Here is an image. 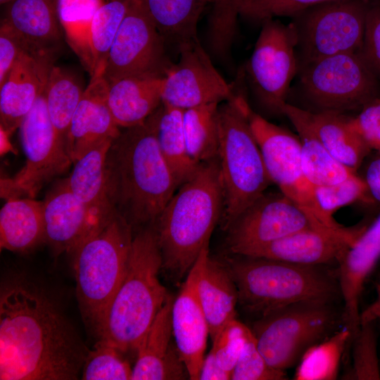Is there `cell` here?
I'll return each mask as SVG.
<instances>
[{
	"mask_svg": "<svg viewBox=\"0 0 380 380\" xmlns=\"http://www.w3.org/2000/svg\"><path fill=\"white\" fill-rule=\"evenodd\" d=\"M376 322L360 324L351 340L352 363L343 379L379 380Z\"/></svg>",
	"mask_w": 380,
	"mask_h": 380,
	"instance_id": "40",
	"label": "cell"
},
{
	"mask_svg": "<svg viewBox=\"0 0 380 380\" xmlns=\"http://www.w3.org/2000/svg\"><path fill=\"white\" fill-rule=\"evenodd\" d=\"M365 181L372 196L380 202V158L369 165Z\"/></svg>",
	"mask_w": 380,
	"mask_h": 380,
	"instance_id": "49",
	"label": "cell"
},
{
	"mask_svg": "<svg viewBox=\"0 0 380 380\" xmlns=\"http://www.w3.org/2000/svg\"><path fill=\"white\" fill-rule=\"evenodd\" d=\"M20 137L25 163L13 177L1 180V196L34 198L53 179L72 163L66 142L57 134L49 115L44 93L23 119Z\"/></svg>",
	"mask_w": 380,
	"mask_h": 380,
	"instance_id": "11",
	"label": "cell"
},
{
	"mask_svg": "<svg viewBox=\"0 0 380 380\" xmlns=\"http://www.w3.org/2000/svg\"><path fill=\"white\" fill-rule=\"evenodd\" d=\"M133 239L131 225L115 212L72 257L78 306L85 326L96 339L125 278Z\"/></svg>",
	"mask_w": 380,
	"mask_h": 380,
	"instance_id": "6",
	"label": "cell"
},
{
	"mask_svg": "<svg viewBox=\"0 0 380 380\" xmlns=\"http://www.w3.org/2000/svg\"><path fill=\"white\" fill-rule=\"evenodd\" d=\"M298 70L300 91L315 112L343 114L377 99L379 79L358 52L327 56Z\"/></svg>",
	"mask_w": 380,
	"mask_h": 380,
	"instance_id": "10",
	"label": "cell"
},
{
	"mask_svg": "<svg viewBox=\"0 0 380 380\" xmlns=\"http://www.w3.org/2000/svg\"><path fill=\"white\" fill-rule=\"evenodd\" d=\"M83 91L75 76L61 68L53 66L44 93L50 120L58 136L65 142Z\"/></svg>",
	"mask_w": 380,
	"mask_h": 380,
	"instance_id": "36",
	"label": "cell"
},
{
	"mask_svg": "<svg viewBox=\"0 0 380 380\" xmlns=\"http://www.w3.org/2000/svg\"><path fill=\"white\" fill-rule=\"evenodd\" d=\"M179 59L164 77L162 103L185 110L232 99L239 86L228 83L215 68L198 39L179 46Z\"/></svg>",
	"mask_w": 380,
	"mask_h": 380,
	"instance_id": "15",
	"label": "cell"
},
{
	"mask_svg": "<svg viewBox=\"0 0 380 380\" xmlns=\"http://www.w3.org/2000/svg\"><path fill=\"white\" fill-rule=\"evenodd\" d=\"M169 295L142 339L132 367V380L189 379L172 332V306Z\"/></svg>",
	"mask_w": 380,
	"mask_h": 380,
	"instance_id": "21",
	"label": "cell"
},
{
	"mask_svg": "<svg viewBox=\"0 0 380 380\" xmlns=\"http://www.w3.org/2000/svg\"><path fill=\"white\" fill-rule=\"evenodd\" d=\"M262 22L247 72L260 104L272 113L281 114L291 82L299 69L297 35L292 23L284 25L273 18Z\"/></svg>",
	"mask_w": 380,
	"mask_h": 380,
	"instance_id": "13",
	"label": "cell"
},
{
	"mask_svg": "<svg viewBox=\"0 0 380 380\" xmlns=\"http://www.w3.org/2000/svg\"><path fill=\"white\" fill-rule=\"evenodd\" d=\"M285 371L270 366L259 350L250 329L243 351L232 372V380H284Z\"/></svg>",
	"mask_w": 380,
	"mask_h": 380,
	"instance_id": "41",
	"label": "cell"
},
{
	"mask_svg": "<svg viewBox=\"0 0 380 380\" xmlns=\"http://www.w3.org/2000/svg\"><path fill=\"white\" fill-rule=\"evenodd\" d=\"M28 49L18 34L5 22L0 27V85L3 84L20 53Z\"/></svg>",
	"mask_w": 380,
	"mask_h": 380,
	"instance_id": "47",
	"label": "cell"
},
{
	"mask_svg": "<svg viewBox=\"0 0 380 380\" xmlns=\"http://www.w3.org/2000/svg\"><path fill=\"white\" fill-rule=\"evenodd\" d=\"M46 242L43 202L28 197L6 200L0 210V246L28 251Z\"/></svg>",
	"mask_w": 380,
	"mask_h": 380,
	"instance_id": "27",
	"label": "cell"
},
{
	"mask_svg": "<svg viewBox=\"0 0 380 380\" xmlns=\"http://www.w3.org/2000/svg\"><path fill=\"white\" fill-rule=\"evenodd\" d=\"M353 245L345 239L308 228L255 248L244 255L303 265H328L338 261Z\"/></svg>",
	"mask_w": 380,
	"mask_h": 380,
	"instance_id": "23",
	"label": "cell"
},
{
	"mask_svg": "<svg viewBox=\"0 0 380 380\" xmlns=\"http://www.w3.org/2000/svg\"><path fill=\"white\" fill-rule=\"evenodd\" d=\"M380 260V215L338 261L337 276L343 306V323L355 333L360 325V301L364 285Z\"/></svg>",
	"mask_w": 380,
	"mask_h": 380,
	"instance_id": "22",
	"label": "cell"
},
{
	"mask_svg": "<svg viewBox=\"0 0 380 380\" xmlns=\"http://www.w3.org/2000/svg\"><path fill=\"white\" fill-rule=\"evenodd\" d=\"M126 354L113 343L97 339L93 348L88 351L82 369V379H131L132 367Z\"/></svg>",
	"mask_w": 380,
	"mask_h": 380,
	"instance_id": "39",
	"label": "cell"
},
{
	"mask_svg": "<svg viewBox=\"0 0 380 380\" xmlns=\"http://www.w3.org/2000/svg\"><path fill=\"white\" fill-rule=\"evenodd\" d=\"M53 52L24 50L0 85V125L10 136L44 93Z\"/></svg>",
	"mask_w": 380,
	"mask_h": 380,
	"instance_id": "19",
	"label": "cell"
},
{
	"mask_svg": "<svg viewBox=\"0 0 380 380\" xmlns=\"http://www.w3.org/2000/svg\"><path fill=\"white\" fill-rule=\"evenodd\" d=\"M197 289L213 340L224 325L236 318L237 288L225 265L209 255Z\"/></svg>",
	"mask_w": 380,
	"mask_h": 380,
	"instance_id": "28",
	"label": "cell"
},
{
	"mask_svg": "<svg viewBox=\"0 0 380 380\" xmlns=\"http://www.w3.org/2000/svg\"><path fill=\"white\" fill-rule=\"evenodd\" d=\"M165 40L141 0H131L110 48L103 76L108 82L131 76H165L172 64Z\"/></svg>",
	"mask_w": 380,
	"mask_h": 380,
	"instance_id": "14",
	"label": "cell"
},
{
	"mask_svg": "<svg viewBox=\"0 0 380 380\" xmlns=\"http://www.w3.org/2000/svg\"><path fill=\"white\" fill-rule=\"evenodd\" d=\"M108 89L103 74L96 73L83 91L66 141L72 163L99 144L114 140L121 132L108 106Z\"/></svg>",
	"mask_w": 380,
	"mask_h": 380,
	"instance_id": "20",
	"label": "cell"
},
{
	"mask_svg": "<svg viewBox=\"0 0 380 380\" xmlns=\"http://www.w3.org/2000/svg\"><path fill=\"white\" fill-rule=\"evenodd\" d=\"M219 103L202 105L183 111V127L187 149L198 163L217 158Z\"/></svg>",
	"mask_w": 380,
	"mask_h": 380,
	"instance_id": "34",
	"label": "cell"
},
{
	"mask_svg": "<svg viewBox=\"0 0 380 380\" xmlns=\"http://www.w3.org/2000/svg\"><path fill=\"white\" fill-rule=\"evenodd\" d=\"M162 268L153 224L134 236L125 278L108 307L97 339H104L127 354L137 353L170 295L159 279Z\"/></svg>",
	"mask_w": 380,
	"mask_h": 380,
	"instance_id": "5",
	"label": "cell"
},
{
	"mask_svg": "<svg viewBox=\"0 0 380 380\" xmlns=\"http://www.w3.org/2000/svg\"><path fill=\"white\" fill-rule=\"evenodd\" d=\"M42 202L46 243L56 255L73 257L110 219L103 220L89 210L71 191L67 178L56 183Z\"/></svg>",
	"mask_w": 380,
	"mask_h": 380,
	"instance_id": "18",
	"label": "cell"
},
{
	"mask_svg": "<svg viewBox=\"0 0 380 380\" xmlns=\"http://www.w3.org/2000/svg\"><path fill=\"white\" fill-rule=\"evenodd\" d=\"M308 116L317 137L339 162L356 172L371 148L351 128L349 118L334 112H312Z\"/></svg>",
	"mask_w": 380,
	"mask_h": 380,
	"instance_id": "30",
	"label": "cell"
},
{
	"mask_svg": "<svg viewBox=\"0 0 380 380\" xmlns=\"http://www.w3.org/2000/svg\"><path fill=\"white\" fill-rule=\"evenodd\" d=\"M89 349L60 305L20 272L0 288V379L74 380Z\"/></svg>",
	"mask_w": 380,
	"mask_h": 380,
	"instance_id": "1",
	"label": "cell"
},
{
	"mask_svg": "<svg viewBox=\"0 0 380 380\" xmlns=\"http://www.w3.org/2000/svg\"><path fill=\"white\" fill-rule=\"evenodd\" d=\"M244 0H213L208 20L207 44L210 56L226 61L236 32L237 16Z\"/></svg>",
	"mask_w": 380,
	"mask_h": 380,
	"instance_id": "38",
	"label": "cell"
},
{
	"mask_svg": "<svg viewBox=\"0 0 380 380\" xmlns=\"http://www.w3.org/2000/svg\"><path fill=\"white\" fill-rule=\"evenodd\" d=\"M183 111L162 103L157 129L160 149L179 186L194 175L200 164L191 158L187 149Z\"/></svg>",
	"mask_w": 380,
	"mask_h": 380,
	"instance_id": "32",
	"label": "cell"
},
{
	"mask_svg": "<svg viewBox=\"0 0 380 380\" xmlns=\"http://www.w3.org/2000/svg\"><path fill=\"white\" fill-rule=\"evenodd\" d=\"M29 50L53 52L61 38L57 0H13L2 20Z\"/></svg>",
	"mask_w": 380,
	"mask_h": 380,
	"instance_id": "25",
	"label": "cell"
},
{
	"mask_svg": "<svg viewBox=\"0 0 380 380\" xmlns=\"http://www.w3.org/2000/svg\"><path fill=\"white\" fill-rule=\"evenodd\" d=\"M224 194L217 158L201 163L179 186L155 223L162 270L179 281L208 246L221 220Z\"/></svg>",
	"mask_w": 380,
	"mask_h": 380,
	"instance_id": "3",
	"label": "cell"
},
{
	"mask_svg": "<svg viewBox=\"0 0 380 380\" xmlns=\"http://www.w3.org/2000/svg\"><path fill=\"white\" fill-rule=\"evenodd\" d=\"M349 124L371 149L380 153V99L365 104L356 117L349 118Z\"/></svg>",
	"mask_w": 380,
	"mask_h": 380,
	"instance_id": "46",
	"label": "cell"
},
{
	"mask_svg": "<svg viewBox=\"0 0 380 380\" xmlns=\"http://www.w3.org/2000/svg\"><path fill=\"white\" fill-rule=\"evenodd\" d=\"M164 40L183 43L197 39V24L213 0H141Z\"/></svg>",
	"mask_w": 380,
	"mask_h": 380,
	"instance_id": "31",
	"label": "cell"
},
{
	"mask_svg": "<svg viewBox=\"0 0 380 380\" xmlns=\"http://www.w3.org/2000/svg\"><path fill=\"white\" fill-rule=\"evenodd\" d=\"M353 334L343 326L324 341L310 347L302 355L296 368V380H334Z\"/></svg>",
	"mask_w": 380,
	"mask_h": 380,
	"instance_id": "35",
	"label": "cell"
},
{
	"mask_svg": "<svg viewBox=\"0 0 380 380\" xmlns=\"http://www.w3.org/2000/svg\"><path fill=\"white\" fill-rule=\"evenodd\" d=\"M317 201L329 217L340 208L360 200L368 191L365 181L356 174L331 185L315 186Z\"/></svg>",
	"mask_w": 380,
	"mask_h": 380,
	"instance_id": "43",
	"label": "cell"
},
{
	"mask_svg": "<svg viewBox=\"0 0 380 380\" xmlns=\"http://www.w3.org/2000/svg\"><path fill=\"white\" fill-rule=\"evenodd\" d=\"M247 116L272 183L306 215L315 229L342 237L353 245L365 227H345L322 210L315 186L303 170L299 138L269 122L250 106Z\"/></svg>",
	"mask_w": 380,
	"mask_h": 380,
	"instance_id": "8",
	"label": "cell"
},
{
	"mask_svg": "<svg viewBox=\"0 0 380 380\" xmlns=\"http://www.w3.org/2000/svg\"><path fill=\"white\" fill-rule=\"evenodd\" d=\"M208 256V246H206L188 272L172 306L173 336L191 380H198L210 336L197 289L199 277Z\"/></svg>",
	"mask_w": 380,
	"mask_h": 380,
	"instance_id": "17",
	"label": "cell"
},
{
	"mask_svg": "<svg viewBox=\"0 0 380 380\" xmlns=\"http://www.w3.org/2000/svg\"><path fill=\"white\" fill-rule=\"evenodd\" d=\"M343 324L334 301L311 300L286 305L256 319L250 327L258 348L272 367L285 371L312 346Z\"/></svg>",
	"mask_w": 380,
	"mask_h": 380,
	"instance_id": "9",
	"label": "cell"
},
{
	"mask_svg": "<svg viewBox=\"0 0 380 380\" xmlns=\"http://www.w3.org/2000/svg\"><path fill=\"white\" fill-rule=\"evenodd\" d=\"M223 262L237 288L239 304L256 319L286 305L341 298L337 270L234 254Z\"/></svg>",
	"mask_w": 380,
	"mask_h": 380,
	"instance_id": "4",
	"label": "cell"
},
{
	"mask_svg": "<svg viewBox=\"0 0 380 380\" xmlns=\"http://www.w3.org/2000/svg\"><path fill=\"white\" fill-rule=\"evenodd\" d=\"M369 6L367 0H334L293 17L299 67L327 56L358 52Z\"/></svg>",
	"mask_w": 380,
	"mask_h": 380,
	"instance_id": "12",
	"label": "cell"
},
{
	"mask_svg": "<svg viewBox=\"0 0 380 380\" xmlns=\"http://www.w3.org/2000/svg\"><path fill=\"white\" fill-rule=\"evenodd\" d=\"M248 107L239 89L218 107L217 159L224 194L220 220L225 230L272 183L248 122Z\"/></svg>",
	"mask_w": 380,
	"mask_h": 380,
	"instance_id": "7",
	"label": "cell"
},
{
	"mask_svg": "<svg viewBox=\"0 0 380 380\" xmlns=\"http://www.w3.org/2000/svg\"><path fill=\"white\" fill-rule=\"evenodd\" d=\"M11 1H13V0H0V2H1V4H8V3L11 2Z\"/></svg>",
	"mask_w": 380,
	"mask_h": 380,
	"instance_id": "51",
	"label": "cell"
},
{
	"mask_svg": "<svg viewBox=\"0 0 380 380\" xmlns=\"http://www.w3.org/2000/svg\"><path fill=\"white\" fill-rule=\"evenodd\" d=\"M308 228H314L308 217L281 191L264 193L227 228V243L232 254L244 255Z\"/></svg>",
	"mask_w": 380,
	"mask_h": 380,
	"instance_id": "16",
	"label": "cell"
},
{
	"mask_svg": "<svg viewBox=\"0 0 380 380\" xmlns=\"http://www.w3.org/2000/svg\"><path fill=\"white\" fill-rule=\"evenodd\" d=\"M130 2L131 0H103L95 13L91 27V76L95 73L103 74L110 48Z\"/></svg>",
	"mask_w": 380,
	"mask_h": 380,
	"instance_id": "37",
	"label": "cell"
},
{
	"mask_svg": "<svg viewBox=\"0 0 380 380\" xmlns=\"http://www.w3.org/2000/svg\"><path fill=\"white\" fill-rule=\"evenodd\" d=\"M358 53L380 79V4L369 6L362 44Z\"/></svg>",
	"mask_w": 380,
	"mask_h": 380,
	"instance_id": "45",
	"label": "cell"
},
{
	"mask_svg": "<svg viewBox=\"0 0 380 380\" xmlns=\"http://www.w3.org/2000/svg\"><path fill=\"white\" fill-rule=\"evenodd\" d=\"M103 0H57L59 22L70 48L91 76V27Z\"/></svg>",
	"mask_w": 380,
	"mask_h": 380,
	"instance_id": "33",
	"label": "cell"
},
{
	"mask_svg": "<svg viewBox=\"0 0 380 380\" xmlns=\"http://www.w3.org/2000/svg\"><path fill=\"white\" fill-rule=\"evenodd\" d=\"M164 77L131 76L108 82V106L119 127L141 124L161 106Z\"/></svg>",
	"mask_w": 380,
	"mask_h": 380,
	"instance_id": "24",
	"label": "cell"
},
{
	"mask_svg": "<svg viewBox=\"0 0 380 380\" xmlns=\"http://www.w3.org/2000/svg\"><path fill=\"white\" fill-rule=\"evenodd\" d=\"M113 141H104L84 153L72 163V171L67 177L73 194L103 220L115 213L108 197L106 170L107 153Z\"/></svg>",
	"mask_w": 380,
	"mask_h": 380,
	"instance_id": "29",
	"label": "cell"
},
{
	"mask_svg": "<svg viewBox=\"0 0 380 380\" xmlns=\"http://www.w3.org/2000/svg\"><path fill=\"white\" fill-rule=\"evenodd\" d=\"M376 298L365 310L360 312V324L380 321V275L376 282Z\"/></svg>",
	"mask_w": 380,
	"mask_h": 380,
	"instance_id": "50",
	"label": "cell"
},
{
	"mask_svg": "<svg viewBox=\"0 0 380 380\" xmlns=\"http://www.w3.org/2000/svg\"><path fill=\"white\" fill-rule=\"evenodd\" d=\"M232 374L220 366L210 349L203 359L198 380H229Z\"/></svg>",
	"mask_w": 380,
	"mask_h": 380,
	"instance_id": "48",
	"label": "cell"
},
{
	"mask_svg": "<svg viewBox=\"0 0 380 380\" xmlns=\"http://www.w3.org/2000/svg\"><path fill=\"white\" fill-rule=\"evenodd\" d=\"M281 114L289 118L298 134L303 170L312 185L337 184L356 174L324 147L310 122L308 110L286 103Z\"/></svg>",
	"mask_w": 380,
	"mask_h": 380,
	"instance_id": "26",
	"label": "cell"
},
{
	"mask_svg": "<svg viewBox=\"0 0 380 380\" xmlns=\"http://www.w3.org/2000/svg\"><path fill=\"white\" fill-rule=\"evenodd\" d=\"M250 327L236 318L228 322L213 341L212 350L220 366L232 374L246 344Z\"/></svg>",
	"mask_w": 380,
	"mask_h": 380,
	"instance_id": "42",
	"label": "cell"
},
{
	"mask_svg": "<svg viewBox=\"0 0 380 380\" xmlns=\"http://www.w3.org/2000/svg\"><path fill=\"white\" fill-rule=\"evenodd\" d=\"M161 106L142 123L125 128L107 153L109 202L133 229L155 224L179 188L157 139Z\"/></svg>",
	"mask_w": 380,
	"mask_h": 380,
	"instance_id": "2",
	"label": "cell"
},
{
	"mask_svg": "<svg viewBox=\"0 0 380 380\" xmlns=\"http://www.w3.org/2000/svg\"><path fill=\"white\" fill-rule=\"evenodd\" d=\"M334 0H244L240 15L263 21L278 16L294 17L311 7Z\"/></svg>",
	"mask_w": 380,
	"mask_h": 380,
	"instance_id": "44",
	"label": "cell"
}]
</instances>
